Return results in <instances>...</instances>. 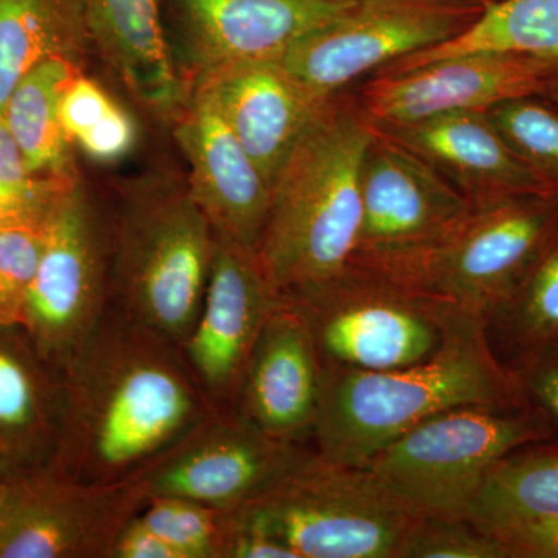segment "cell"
Returning a JSON list of instances; mask_svg holds the SVG:
<instances>
[{
  "mask_svg": "<svg viewBox=\"0 0 558 558\" xmlns=\"http://www.w3.org/2000/svg\"><path fill=\"white\" fill-rule=\"evenodd\" d=\"M557 72L554 62L527 54L470 51L405 72L381 73L365 84L359 106L373 126H400L546 95Z\"/></svg>",
  "mask_w": 558,
  "mask_h": 558,
  "instance_id": "obj_14",
  "label": "cell"
},
{
  "mask_svg": "<svg viewBox=\"0 0 558 558\" xmlns=\"http://www.w3.org/2000/svg\"><path fill=\"white\" fill-rule=\"evenodd\" d=\"M307 453L233 409L215 410L134 481L146 498H186L230 512L263 495Z\"/></svg>",
  "mask_w": 558,
  "mask_h": 558,
  "instance_id": "obj_11",
  "label": "cell"
},
{
  "mask_svg": "<svg viewBox=\"0 0 558 558\" xmlns=\"http://www.w3.org/2000/svg\"><path fill=\"white\" fill-rule=\"evenodd\" d=\"M215 230L186 179L149 172L120 186L110 227V299L140 325L182 348L199 317Z\"/></svg>",
  "mask_w": 558,
  "mask_h": 558,
  "instance_id": "obj_4",
  "label": "cell"
},
{
  "mask_svg": "<svg viewBox=\"0 0 558 558\" xmlns=\"http://www.w3.org/2000/svg\"><path fill=\"white\" fill-rule=\"evenodd\" d=\"M483 11L459 0H355L293 44L279 62L330 100L360 76L461 35Z\"/></svg>",
  "mask_w": 558,
  "mask_h": 558,
  "instance_id": "obj_10",
  "label": "cell"
},
{
  "mask_svg": "<svg viewBox=\"0 0 558 558\" xmlns=\"http://www.w3.org/2000/svg\"><path fill=\"white\" fill-rule=\"evenodd\" d=\"M57 470L78 483H130L218 410L182 348L110 303L62 374Z\"/></svg>",
  "mask_w": 558,
  "mask_h": 558,
  "instance_id": "obj_1",
  "label": "cell"
},
{
  "mask_svg": "<svg viewBox=\"0 0 558 558\" xmlns=\"http://www.w3.org/2000/svg\"><path fill=\"white\" fill-rule=\"evenodd\" d=\"M43 236L21 328L62 377L112 303L110 229L78 179L58 197Z\"/></svg>",
  "mask_w": 558,
  "mask_h": 558,
  "instance_id": "obj_9",
  "label": "cell"
},
{
  "mask_svg": "<svg viewBox=\"0 0 558 558\" xmlns=\"http://www.w3.org/2000/svg\"><path fill=\"white\" fill-rule=\"evenodd\" d=\"M487 113L529 170L558 194V112L524 97L499 102Z\"/></svg>",
  "mask_w": 558,
  "mask_h": 558,
  "instance_id": "obj_30",
  "label": "cell"
},
{
  "mask_svg": "<svg viewBox=\"0 0 558 558\" xmlns=\"http://www.w3.org/2000/svg\"><path fill=\"white\" fill-rule=\"evenodd\" d=\"M472 207L416 154L374 130L363 159L362 222L351 266L379 270L421 252Z\"/></svg>",
  "mask_w": 558,
  "mask_h": 558,
  "instance_id": "obj_13",
  "label": "cell"
},
{
  "mask_svg": "<svg viewBox=\"0 0 558 558\" xmlns=\"http://www.w3.org/2000/svg\"><path fill=\"white\" fill-rule=\"evenodd\" d=\"M524 403L548 422L553 439L558 442V343L524 355L509 366Z\"/></svg>",
  "mask_w": 558,
  "mask_h": 558,
  "instance_id": "obj_34",
  "label": "cell"
},
{
  "mask_svg": "<svg viewBox=\"0 0 558 558\" xmlns=\"http://www.w3.org/2000/svg\"><path fill=\"white\" fill-rule=\"evenodd\" d=\"M60 119L70 145L75 143L97 163L112 165L126 159L138 143L134 117L84 72L65 87Z\"/></svg>",
  "mask_w": 558,
  "mask_h": 558,
  "instance_id": "obj_28",
  "label": "cell"
},
{
  "mask_svg": "<svg viewBox=\"0 0 558 558\" xmlns=\"http://www.w3.org/2000/svg\"><path fill=\"white\" fill-rule=\"evenodd\" d=\"M279 301L255 250L215 231L204 303L182 347L191 373L215 409H233L252 349Z\"/></svg>",
  "mask_w": 558,
  "mask_h": 558,
  "instance_id": "obj_15",
  "label": "cell"
},
{
  "mask_svg": "<svg viewBox=\"0 0 558 558\" xmlns=\"http://www.w3.org/2000/svg\"><path fill=\"white\" fill-rule=\"evenodd\" d=\"M90 46L78 0H0V119L40 62L65 58L84 68Z\"/></svg>",
  "mask_w": 558,
  "mask_h": 558,
  "instance_id": "obj_22",
  "label": "cell"
},
{
  "mask_svg": "<svg viewBox=\"0 0 558 558\" xmlns=\"http://www.w3.org/2000/svg\"><path fill=\"white\" fill-rule=\"evenodd\" d=\"M374 130L416 154L472 205L554 194L513 153L487 110H457Z\"/></svg>",
  "mask_w": 558,
  "mask_h": 558,
  "instance_id": "obj_20",
  "label": "cell"
},
{
  "mask_svg": "<svg viewBox=\"0 0 558 558\" xmlns=\"http://www.w3.org/2000/svg\"><path fill=\"white\" fill-rule=\"evenodd\" d=\"M546 95L553 98L554 101L558 102V72L553 76V81H550L549 89L546 92Z\"/></svg>",
  "mask_w": 558,
  "mask_h": 558,
  "instance_id": "obj_37",
  "label": "cell"
},
{
  "mask_svg": "<svg viewBox=\"0 0 558 558\" xmlns=\"http://www.w3.org/2000/svg\"><path fill=\"white\" fill-rule=\"evenodd\" d=\"M211 98L267 185H274L304 132L332 100L307 89L279 60L245 61L190 84Z\"/></svg>",
  "mask_w": 558,
  "mask_h": 558,
  "instance_id": "obj_18",
  "label": "cell"
},
{
  "mask_svg": "<svg viewBox=\"0 0 558 558\" xmlns=\"http://www.w3.org/2000/svg\"><path fill=\"white\" fill-rule=\"evenodd\" d=\"M323 362L303 314L288 301L271 311L242 376L233 410L275 438L312 435Z\"/></svg>",
  "mask_w": 558,
  "mask_h": 558,
  "instance_id": "obj_19",
  "label": "cell"
},
{
  "mask_svg": "<svg viewBox=\"0 0 558 558\" xmlns=\"http://www.w3.org/2000/svg\"><path fill=\"white\" fill-rule=\"evenodd\" d=\"M138 513L121 529L110 558H180L160 535L143 523Z\"/></svg>",
  "mask_w": 558,
  "mask_h": 558,
  "instance_id": "obj_36",
  "label": "cell"
},
{
  "mask_svg": "<svg viewBox=\"0 0 558 558\" xmlns=\"http://www.w3.org/2000/svg\"><path fill=\"white\" fill-rule=\"evenodd\" d=\"M374 128L359 102L333 97L304 132L270 191L255 253L279 300L351 267L362 222V168Z\"/></svg>",
  "mask_w": 558,
  "mask_h": 558,
  "instance_id": "obj_3",
  "label": "cell"
},
{
  "mask_svg": "<svg viewBox=\"0 0 558 558\" xmlns=\"http://www.w3.org/2000/svg\"><path fill=\"white\" fill-rule=\"evenodd\" d=\"M470 51L527 54L558 65V0H499L486 7L461 35L392 62L377 75L405 72Z\"/></svg>",
  "mask_w": 558,
  "mask_h": 558,
  "instance_id": "obj_24",
  "label": "cell"
},
{
  "mask_svg": "<svg viewBox=\"0 0 558 558\" xmlns=\"http://www.w3.org/2000/svg\"><path fill=\"white\" fill-rule=\"evenodd\" d=\"M84 68L65 58H50L22 78L2 120L28 170L51 179L76 178L70 143L62 130L60 102L65 87Z\"/></svg>",
  "mask_w": 558,
  "mask_h": 558,
  "instance_id": "obj_23",
  "label": "cell"
},
{
  "mask_svg": "<svg viewBox=\"0 0 558 558\" xmlns=\"http://www.w3.org/2000/svg\"><path fill=\"white\" fill-rule=\"evenodd\" d=\"M288 303L306 319L323 365L366 371L432 357L461 312L359 266Z\"/></svg>",
  "mask_w": 558,
  "mask_h": 558,
  "instance_id": "obj_8",
  "label": "cell"
},
{
  "mask_svg": "<svg viewBox=\"0 0 558 558\" xmlns=\"http://www.w3.org/2000/svg\"><path fill=\"white\" fill-rule=\"evenodd\" d=\"M43 241V229H0V326H21Z\"/></svg>",
  "mask_w": 558,
  "mask_h": 558,
  "instance_id": "obj_32",
  "label": "cell"
},
{
  "mask_svg": "<svg viewBox=\"0 0 558 558\" xmlns=\"http://www.w3.org/2000/svg\"><path fill=\"white\" fill-rule=\"evenodd\" d=\"M526 407L512 371L499 360L486 319L459 312L432 357L385 371L323 365L312 436L323 457L365 465L428 418L462 407Z\"/></svg>",
  "mask_w": 558,
  "mask_h": 558,
  "instance_id": "obj_2",
  "label": "cell"
},
{
  "mask_svg": "<svg viewBox=\"0 0 558 558\" xmlns=\"http://www.w3.org/2000/svg\"><path fill=\"white\" fill-rule=\"evenodd\" d=\"M7 484L0 483V512H2L3 498H5Z\"/></svg>",
  "mask_w": 558,
  "mask_h": 558,
  "instance_id": "obj_39",
  "label": "cell"
},
{
  "mask_svg": "<svg viewBox=\"0 0 558 558\" xmlns=\"http://www.w3.org/2000/svg\"><path fill=\"white\" fill-rule=\"evenodd\" d=\"M558 517V442L521 447L488 472L468 519L492 531Z\"/></svg>",
  "mask_w": 558,
  "mask_h": 558,
  "instance_id": "obj_25",
  "label": "cell"
},
{
  "mask_svg": "<svg viewBox=\"0 0 558 558\" xmlns=\"http://www.w3.org/2000/svg\"><path fill=\"white\" fill-rule=\"evenodd\" d=\"M231 523L277 539L296 558H403L427 519L365 465L307 453Z\"/></svg>",
  "mask_w": 558,
  "mask_h": 558,
  "instance_id": "obj_5",
  "label": "cell"
},
{
  "mask_svg": "<svg viewBox=\"0 0 558 558\" xmlns=\"http://www.w3.org/2000/svg\"><path fill=\"white\" fill-rule=\"evenodd\" d=\"M174 135L189 160L191 196L216 233L255 250L270 207V186L218 108L191 87L174 121Z\"/></svg>",
  "mask_w": 558,
  "mask_h": 558,
  "instance_id": "obj_17",
  "label": "cell"
},
{
  "mask_svg": "<svg viewBox=\"0 0 558 558\" xmlns=\"http://www.w3.org/2000/svg\"><path fill=\"white\" fill-rule=\"evenodd\" d=\"M509 558H558V517L492 529Z\"/></svg>",
  "mask_w": 558,
  "mask_h": 558,
  "instance_id": "obj_35",
  "label": "cell"
},
{
  "mask_svg": "<svg viewBox=\"0 0 558 558\" xmlns=\"http://www.w3.org/2000/svg\"><path fill=\"white\" fill-rule=\"evenodd\" d=\"M355 0H174L179 73L194 80L226 65L281 60L301 38L336 20Z\"/></svg>",
  "mask_w": 558,
  "mask_h": 558,
  "instance_id": "obj_16",
  "label": "cell"
},
{
  "mask_svg": "<svg viewBox=\"0 0 558 558\" xmlns=\"http://www.w3.org/2000/svg\"><path fill=\"white\" fill-rule=\"evenodd\" d=\"M92 44L132 97L161 120L185 105V84L161 24L159 0H78Z\"/></svg>",
  "mask_w": 558,
  "mask_h": 558,
  "instance_id": "obj_21",
  "label": "cell"
},
{
  "mask_svg": "<svg viewBox=\"0 0 558 558\" xmlns=\"http://www.w3.org/2000/svg\"><path fill=\"white\" fill-rule=\"evenodd\" d=\"M459 2L472 3V5L486 7L492 5V3H497L499 0H459Z\"/></svg>",
  "mask_w": 558,
  "mask_h": 558,
  "instance_id": "obj_38",
  "label": "cell"
},
{
  "mask_svg": "<svg viewBox=\"0 0 558 558\" xmlns=\"http://www.w3.org/2000/svg\"><path fill=\"white\" fill-rule=\"evenodd\" d=\"M140 519L171 546L180 558H223L226 512L178 497H150Z\"/></svg>",
  "mask_w": 558,
  "mask_h": 558,
  "instance_id": "obj_31",
  "label": "cell"
},
{
  "mask_svg": "<svg viewBox=\"0 0 558 558\" xmlns=\"http://www.w3.org/2000/svg\"><path fill=\"white\" fill-rule=\"evenodd\" d=\"M403 558H509V554L498 538L472 521L427 517Z\"/></svg>",
  "mask_w": 558,
  "mask_h": 558,
  "instance_id": "obj_33",
  "label": "cell"
},
{
  "mask_svg": "<svg viewBox=\"0 0 558 558\" xmlns=\"http://www.w3.org/2000/svg\"><path fill=\"white\" fill-rule=\"evenodd\" d=\"M64 385L44 381L17 349L0 343V462L60 444Z\"/></svg>",
  "mask_w": 558,
  "mask_h": 558,
  "instance_id": "obj_26",
  "label": "cell"
},
{
  "mask_svg": "<svg viewBox=\"0 0 558 558\" xmlns=\"http://www.w3.org/2000/svg\"><path fill=\"white\" fill-rule=\"evenodd\" d=\"M558 233V194L473 205L429 247L381 267L403 288L487 319Z\"/></svg>",
  "mask_w": 558,
  "mask_h": 558,
  "instance_id": "obj_6",
  "label": "cell"
},
{
  "mask_svg": "<svg viewBox=\"0 0 558 558\" xmlns=\"http://www.w3.org/2000/svg\"><path fill=\"white\" fill-rule=\"evenodd\" d=\"M550 439L548 422L532 407H462L411 428L365 468L425 517L465 520L502 458Z\"/></svg>",
  "mask_w": 558,
  "mask_h": 558,
  "instance_id": "obj_7",
  "label": "cell"
},
{
  "mask_svg": "<svg viewBox=\"0 0 558 558\" xmlns=\"http://www.w3.org/2000/svg\"><path fill=\"white\" fill-rule=\"evenodd\" d=\"M72 179L33 174L0 119V229H43Z\"/></svg>",
  "mask_w": 558,
  "mask_h": 558,
  "instance_id": "obj_29",
  "label": "cell"
},
{
  "mask_svg": "<svg viewBox=\"0 0 558 558\" xmlns=\"http://www.w3.org/2000/svg\"><path fill=\"white\" fill-rule=\"evenodd\" d=\"M487 336L508 368L524 355L558 343V233L488 317Z\"/></svg>",
  "mask_w": 558,
  "mask_h": 558,
  "instance_id": "obj_27",
  "label": "cell"
},
{
  "mask_svg": "<svg viewBox=\"0 0 558 558\" xmlns=\"http://www.w3.org/2000/svg\"><path fill=\"white\" fill-rule=\"evenodd\" d=\"M146 499L135 481L95 486L58 470L7 484L0 558H110L121 529Z\"/></svg>",
  "mask_w": 558,
  "mask_h": 558,
  "instance_id": "obj_12",
  "label": "cell"
}]
</instances>
